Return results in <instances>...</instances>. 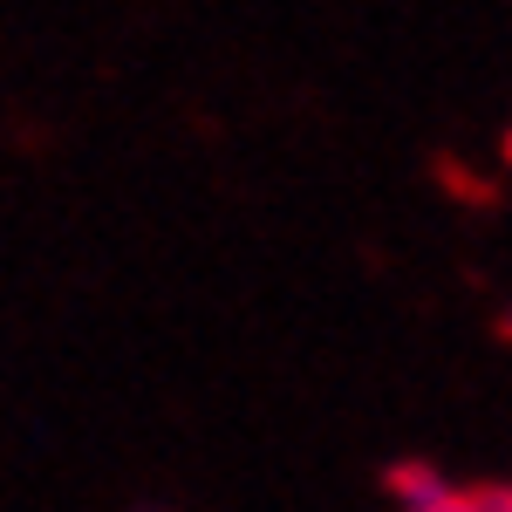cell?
<instances>
[{"label":"cell","mask_w":512,"mask_h":512,"mask_svg":"<svg viewBox=\"0 0 512 512\" xmlns=\"http://www.w3.org/2000/svg\"><path fill=\"white\" fill-rule=\"evenodd\" d=\"M424 512H512L506 485H444Z\"/></svg>","instance_id":"6da1fadb"}]
</instances>
